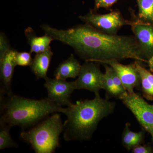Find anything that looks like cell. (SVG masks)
Here are the masks:
<instances>
[{
    "label": "cell",
    "mask_w": 153,
    "mask_h": 153,
    "mask_svg": "<svg viewBox=\"0 0 153 153\" xmlns=\"http://www.w3.org/2000/svg\"><path fill=\"white\" fill-rule=\"evenodd\" d=\"M100 63L107 64L112 67L119 76L128 93H134V88L139 87L141 84L140 76L134 63L123 65L116 60H105Z\"/></svg>",
    "instance_id": "obj_10"
},
{
    "label": "cell",
    "mask_w": 153,
    "mask_h": 153,
    "mask_svg": "<svg viewBox=\"0 0 153 153\" xmlns=\"http://www.w3.org/2000/svg\"><path fill=\"white\" fill-rule=\"evenodd\" d=\"M15 60L17 66H30L33 61L31 53L26 52H17Z\"/></svg>",
    "instance_id": "obj_20"
},
{
    "label": "cell",
    "mask_w": 153,
    "mask_h": 153,
    "mask_svg": "<svg viewBox=\"0 0 153 153\" xmlns=\"http://www.w3.org/2000/svg\"><path fill=\"white\" fill-rule=\"evenodd\" d=\"M82 65L71 54L67 60L59 64L54 73L55 78L66 80L67 78H75L79 75Z\"/></svg>",
    "instance_id": "obj_12"
},
{
    "label": "cell",
    "mask_w": 153,
    "mask_h": 153,
    "mask_svg": "<svg viewBox=\"0 0 153 153\" xmlns=\"http://www.w3.org/2000/svg\"><path fill=\"white\" fill-rule=\"evenodd\" d=\"M104 73L93 62H85L81 66L78 78L74 81L75 89H84L98 93L103 89Z\"/></svg>",
    "instance_id": "obj_7"
},
{
    "label": "cell",
    "mask_w": 153,
    "mask_h": 153,
    "mask_svg": "<svg viewBox=\"0 0 153 153\" xmlns=\"http://www.w3.org/2000/svg\"><path fill=\"white\" fill-rule=\"evenodd\" d=\"M46 35L72 47L85 62L133 59L146 62L134 36L108 34L90 25H78L66 30L47 25L41 26Z\"/></svg>",
    "instance_id": "obj_1"
},
{
    "label": "cell",
    "mask_w": 153,
    "mask_h": 153,
    "mask_svg": "<svg viewBox=\"0 0 153 153\" xmlns=\"http://www.w3.org/2000/svg\"><path fill=\"white\" fill-rule=\"evenodd\" d=\"M130 123H126L122 136V143L128 150L142 144L144 138V132L143 131L134 132L130 128Z\"/></svg>",
    "instance_id": "obj_15"
},
{
    "label": "cell",
    "mask_w": 153,
    "mask_h": 153,
    "mask_svg": "<svg viewBox=\"0 0 153 153\" xmlns=\"http://www.w3.org/2000/svg\"><path fill=\"white\" fill-rule=\"evenodd\" d=\"M53 55L51 47L41 53L36 54L31 64V70L37 79L47 78V72Z\"/></svg>",
    "instance_id": "obj_13"
},
{
    "label": "cell",
    "mask_w": 153,
    "mask_h": 153,
    "mask_svg": "<svg viewBox=\"0 0 153 153\" xmlns=\"http://www.w3.org/2000/svg\"><path fill=\"white\" fill-rule=\"evenodd\" d=\"M147 63L151 71L153 72V56L148 60Z\"/></svg>",
    "instance_id": "obj_26"
},
{
    "label": "cell",
    "mask_w": 153,
    "mask_h": 153,
    "mask_svg": "<svg viewBox=\"0 0 153 153\" xmlns=\"http://www.w3.org/2000/svg\"><path fill=\"white\" fill-rule=\"evenodd\" d=\"M140 61L136 60L135 61L134 64L135 65L138 71L141 72L144 75L146 76V77L147 78L149 82H150L151 84L153 87V74L151 73L150 71L147 70L144 67H143L140 63Z\"/></svg>",
    "instance_id": "obj_24"
},
{
    "label": "cell",
    "mask_w": 153,
    "mask_h": 153,
    "mask_svg": "<svg viewBox=\"0 0 153 153\" xmlns=\"http://www.w3.org/2000/svg\"><path fill=\"white\" fill-rule=\"evenodd\" d=\"M79 19L97 30L108 33L115 35L120 28L131 24V20L124 19L120 12L113 11L108 13H97L95 10H91L86 15L80 16Z\"/></svg>",
    "instance_id": "obj_5"
},
{
    "label": "cell",
    "mask_w": 153,
    "mask_h": 153,
    "mask_svg": "<svg viewBox=\"0 0 153 153\" xmlns=\"http://www.w3.org/2000/svg\"><path fill=\"white\" fill-rule=\"evenodd\" d=\"M141 78L142 90L145 95L149 97H153V87L147 78L141 72H139Z\"/></svg>",
    "instance_id": "obj_21"
},
{
    "label": "cell",
    "mask_w": 153,
    "mask_h": 153,
    "mask_svg": "<svg viewBox=\"0 0 153 153\" xmlns=\"http://www.w3.org/2000/svg\"><path fill=\"white\" fill-rule=\"evenodd\" d=\"M64 125L58 113L47 117L27 131H22L20 138L30 145L36 153H53L60 146L59 137Z\"/></svg>",
    "instance_id": "obj_4"
},
{
    "label": "cell",
    "mask_w": 153,
    "mask_h": 153,
    "mask_svg": "<svg viewBox=\"0 0 153 153\" xmlns=\"http://www.w3.org/2000/svg\"><path fill=\"white\" fill-rule=\"evenodd\" d=\"M106 65L112 78L113 82L116 92L117 97L120 99L123 95L126 93L127 91L124 87L120 78L118 76L116 72L113 69L112 67L107 64H106Z\"/></svg>",
    "instance_id": "obj_18"
},
{
    "label": "cell",
    "mask_w": 153,
    "mask_h": 153,
    "mask_svg": "<svg viewBox=\"0 0 153 153\" xmlns=\"http://www.w3.org/2000/svg\"><path fill=\"white\" fill-rule=\"evenodd\" d=\"M10 49V44L5 35L1 32L0 34V57H2Z\"/></svg>",
    "instance_id": "obj_22"
},
{
    "label": "cell",
    "mask_w": 153,
    "mask_h": 153,
    "mask_svg": "<svg viewBox=\"0 0 153 153\" xmlns=\"http://www.w3.org/2000/svg\"><path fill=\"white\" fill-rule=\"evenodd\" d=\"M0 124L10 128L18 126L23 129L33 127L49 114L63 113L64 108L48 98L32 99L13 92L0 95Z\"/></svg>",
    "instance_id": "obj_3"
},
{
    "label": "cell",
    "mask_w": 153,
    "mask_h": 153,
    "mask_svg": "<svg viewBox=\"0 0 153 153\" xmlns=\"http://www.w3.org/2000/svg\"><path fill=\"white\" fill-rule=\"evenodd\" d=\"M115 102L102 98L99 93L93 99L76 101L64 108L67 117L63 134L66 141L88 140L92 137L100 122L112 114Z\"/></svg>",
    "instance_id": "obj_2"
},
{
    "label": "cell",
    "mask_w": 153,
    "mask_h": 153,
    "mask_svg": "<svg viewBox=\"0 0 153 153\" xmlns=\"http://www.w3.org/2000/svg\"><path fill=\"white\" fill-rule=\"evenodd\" d=\"M17 51L10 49L0 57V95H7L12 93L11 83L14 69L17 66L15 57Z\"/></svg>",
    "instance_id": "obj_11"
},
{
    "label": "cell",
    "mask_w": 153,
    "mask_h": 153,
    "mask_svg": "<svg viewBox=\"0 0 153 153\" xmlns=\"http://www.w3.org/2000/svg\"><path fill=\"white\" fill-rule=\"evenodd\" d=\"M151 108H152V110L153 111V105H151Z\"/></svg>",
    "instance_id": "obj_27"
},
{
    "label": "cell",
    "mask_w": 153,
    "mask_h": 153,
    "mask_svg": "<svg viewBox=\"0 0 153 153\" xmlns=\"http://www.w3.org/2000/svg\"><path fill=\"white\" fill-rule=\"evenodd\" d=\"M120 99L132 113L140 125L151 135L153 134V111L142 97L134 92H127Z\"/></svg>",
    "instance_id": "obj_6"
},
{
    "label": "cell",
    "mask_w": 153,
    "mask_h": 153,
    "mask_svg": "<svg viewBox=\"0 0 153 153\" xmlns=\"http://www.w3.org/2000/svg\"><path fill=\"white\" fill-rule=\"evenodd\" d=\"M131 152L133 153H152L153 152V150L149 145L141 144L133 148Z\"/></svg>",
    "instance_id": "obj_25"
},
{
    "label": "cell",
    "mask_w": 153,
    "mask_h": 153,
    "mask_svg": "<svg viewBox=\"0 0 153 153\" xmlns=\"http://www.w3.org/2000/svg\"><path fill=\"white\" fill-rule=\"evenodd\" d=\"M44 84L48 91V98L56 104L68 106L72 104L70 96L76 90L74 81L67 82L64 79L47 77Z\"/></svg>",
    "instance_id": "obj_9"
},
{
    "label": "cell",
    "mask_w": 153,
    "mask_h": 153,
    "mask_svg": "<svg viewBox=\"0 0 153 153\" xmlns=\"http://www.w3.org/2000/svg\"><path fill=\"white\" fill-rule=\"evenodd\" d=\"M25 35L30 46L31 53L35 52L38 54L44 52L50 47V43L54 40L51 36L46 34L44 36L38 37L31 27L25 29Z\"/></svg>",
    "instance_id": "obj_14"
},
{
    "label": "cell",
    "mask_w": 153,
    "mask_h": 153,
    "mask_svg": "<svg viewBox=\"0 0 153 153\" xmlns=\"http://www.w3.org/2000/svg\"><path fill=\"white\" fill-rule=\"evenodd\" d=\"M105 68L104 73V82L103 89L106 91L107 94L111 96L117 97L116 92L113 82L109 70L106 64H102Z\"/></svg>",
    "instance_id": "obj_19"
},
{
    "label": "cell",
    "mask_w": 153,
    "mask_h": 153,
    "mask_svg": "<svg viewBox=\"0 0 153 153\" xmlns=\"http://www.w3.org/2000/svg\"><path fill=\"white\" fill-rule=\"evenodd\" d=\"M140 20L153 25V0H136Z\"/></svg>",
    "instance_id": "obj_16"
},
{
    "label": "cell",
    "mask_w": 153,
    "mask_h": 153,
    "mask_svg": "<svg viewBox=\"0 0 153 153\" xmlns=\"http://www.w3.org/2000/svg\"><path fill=\"white\" fill-rule=\"evenodd\" d=\"M152 139L153 142V134L152 135Z\"/></svg>",
    "instance_id": "obj_28"
},
{
    "label": "cell",
    "mask_w": 153,
    "mask_h": 153,
    "mask_svg": "<svg viewBox=\"0 0 153 153\" xmlns=\"http://www.w3.org/2000/svg\"><path fill=\"white\" fill-rule=\"evenodd\" d=\"M132 11H131V30L148 62L153 56V25L140 20Z\"/></svg>",
    "instance_id": "obj_8"
},
{
    "label": "cell",
    "mask_w": 153,
    "mask_h": 153,
    "mask_svg": "<svg viewBox=\"0 0 153 153\" xmlns=\"http://www.w3.org/2000/svg\"><path fill=\"white\" fill-rule=\"evenodd\" d=\"M10 128L5 124H0V150L16 148V143L11 137L10 134Z\"/></svg>",
    "instance_id": "obj_17"
},
{
    "label": "cell",
    "mask_w": 153,
    "mask_h": 153,
    "mask_svg": "<svg viewBox=\"0 0 153 153\" xmlns=\"http://www.w3.org/2000/svg\"><path fill=\"white\" fill-rule=\"evenodd\" d=\"M119 0H94V10H97L101 8H108Z\"/></svg>",
    "instance_id": "obj_23"
}]
</instances>
